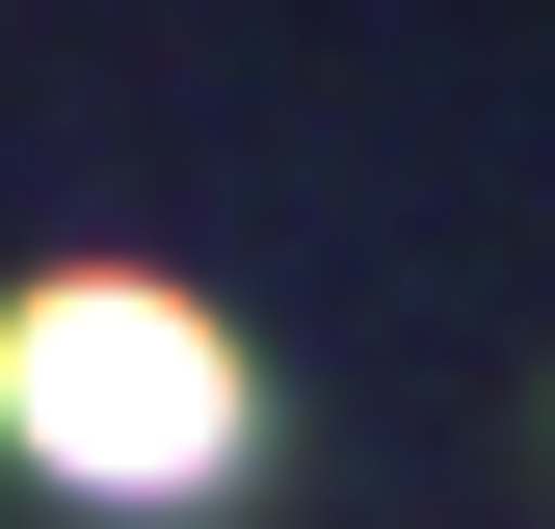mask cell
<instances>
[{
    "instance_id": "6da1fadb",
    "label": "cell",
    "mask_w": 555,
    "mask_h": 529,
    "mask_svg": "<svg viewBox=\"0 0 555 529\" xmlns=\"http://www.w3.org/2000/svg\"><path fill=\"white\" fill-rule=\"evenodd\" d=\"M0 450H27L53 503H238L264 371L159 264H27V292H0Z\"/></svg>"
}]
</instances>
